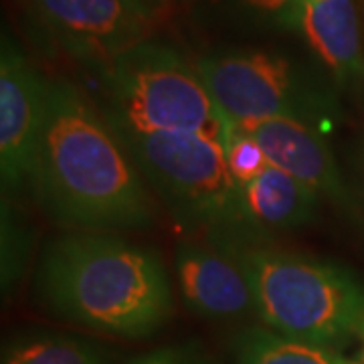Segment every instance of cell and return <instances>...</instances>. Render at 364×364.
<instances>
[{
	"instance_id": "9a60e30c",
	"label": "cell",
	"mask_w": 364,
	"mask_h": 364,
	"mask_svg": "<svg viewBox=\"0 0 364 364\" xmlns=\"http://www.w3.org/2000/svg\"><path fill=\"white\" fill-rule=\"evenodd\" d=\"M28 231L25 223L18 221L14 208L2 196V289L14 291L26 269L28 261Z\"/></svg>"
},
{
	"instance_id": "44dd1931",
	"label": "cell",
	"mask_w": 364,
	"mask_h": 364,
	"mask_svg": "<svg viewBox=\"0 0 364 364\" xmlns=\"http://www.w3.org/2000/svg\"><path fill=\"white\" fill-rule=\"evenodd\" d=\"M358 338L363 340V352H360V360H364V322H363V328H360V334H358Z\"/></svg>"
},
{
	"instance_id": "ba28073f",
	"label": "cell",
	"mask_w": 364,
	"mask_h": 364,
	"mask_svg": "<svg viewBox=\"0 0 364 364\" xmlns=\"http://www.w3.org/2000/svg\"><path fill=\"white\" fill-rule=\"evenodd\" d=\"M51 79L43 77L4 31L0 49V176L2 195L28 184L49 112Z\"/></svg>"
},
{
	"instance_id": "ac0fdd59",
	"label": "cell",
	"mask_w": 364,
	"mask_h": 364,
	"mask_svg": "<svg viewBox=\"0 0 364 364\" xmlns=\"http://www.w3.org/2000/svg\"><path fill=\"white\" fill-rule=\"evenodd\" d=\"M126 364H208V360L193 346L178 344L138 354Z\"/></svg>"
},
{
	"instance_id": "52a82bcc",
	"label": "cell",
	"mask_w": 364,
	"mask_h": 364,
	"mask_svg": "<svg viewBox=\"0 0 364 364\" xmlns=\"http://www.w3.org/2000/svg\"><path fill=\"white\" fill-rule=\"evenodd\" d=\"M25 11L45 45L97 73L154 26L128 0H28Z\"/></svg>"
},
{
	"instance_id": "e0dca14e",
	"label": "cell",
	"mask_w": 364,
	"mask_h": 364,
	"mask_svg": "<svg viewBox=\"0 0 364 364\" xmlns=\"http://www.w3.org/2000/svg\"><path fill=\"white\" fill-rule=\"evenodd\" d=\"M251 18L284 31H298L304 0H233Z\"/></svg>"
},
{
	"instance_id": "7402d4cb",
	"label": "cell",
	"mask_w": 364,
	"mask_h": 364,
	"mask_svg": "<svg viewBox=\"0 0 364 364\" xmlns=\"http://www.w3.org/2000/svg\"><path fill=\"white\" fill-rule=\"evenodd\" d=\"M340 364H364V360H360V358H358V360H346V358L342 356V363Z\"/></svg>"
},
{
	"instance_id": "7c38bea8",
	"label": "cell",
	"mask_w": 364,
	"mask_h": 364,
	"mask_svg": "<svg viewBox=\"0 0 364 364\" xmlns=\"http://www.w3.org/2000/svg\"><path fill=\"white\" fill-rule=\"evenodd\" d=\"M239 191L249 225L263 239L272 231H298L312 225L322 205L312 188L273 164Z\"/></svg>"
},
{
	"instance_id": "9c48e42d",
	"label": "cell",
	"mask_w": 364,
	"mask_h": 364,
	"mask_svg": "<svg viewBox=\"0 0 364 364\" xmlns=\"http://www.w3.org/2000/svg\"><path fill=\"white\" fill-rule=\"evenodd\" d=\"M249 132L263 148L267 162L286 170L294 178L312 188L322 200L332 203L350 219H360L358 198L338 166V160L322 132L298 119H265L241 128Z\"/></svg>"
},
{
	"instance_id": "277c9868",
	"label": "cell",
	"mask_w": 364,
	"mask_h": 364,
	"mask_svg": "<svg viewBox=\"0 0 364 364\" xmlns=\"http://www.w3.org/2000/svg\"><path fill=\"white\" fill-rule=\"evenodd\" d=\"M114 126L160 207L184 231L207 233L208 239L257 237L223 144L196 134L138 132L117 122Z\"/></svg>"
},
{
	"instance_id": "4fadbf2b",
	"label": "cell",
	"mask_w": 364,
	"mask_h": 364,
	"mask_svg": "<svg viewBox=\"0 0 364 364\" xmlns=\"http://www.w3.org/2000/svg\"><path fill=\"white\" fill-rule=\"evenodd\" d=\"M235 364H340L342 354L286 338L265 326H251L233 340Z\"/></svg>"
},
{
	"instance_id": "2e32d148",
	"label": "cell",
	"mask_w": 364,
	"mask_h": 364,
	"mask_svg": "<svg viewBox=\"0 0 364 364\" xmlns=\"http://www.w3.org/2000/svg\"><path fill=\"white\" fill-rule=\"evenodd\" d=\"M225 156L231 170V176L239 186L257 178L263 170L269 166L267 156L259 142L249 132L229 126L225 138Z\"/></svg>"
},
{
	"instance_id": "8992f818",
	"label": "cell",
	"mask_w": 364,
	"mask_h": 364,
	"mask_svg": "<svg viewBox=\"0 0 364 364\" xmlns=\"http://www.w3.org/2000/svg\"><path fill=\"white\" fill-rule=\"evenodd\" d=\"M196 69L229 126L298 119L314 128L332 124L338 102L332 85L286 55L239 49L203 57Z\"/></svg>"
},
{
	"instance_id": "7a4b0ae2",
	"label": "cell",
	"mask_w": 364,
	"mask_h": 364,
	"mask_svg": "<svg viewBox=\"0 0 364 364\" xmlns=\"http://www.w3.org/2000/svg\"><path fill=\"white\" fill-rule=\"evenodd\" d=\"M35 294L53 316L119 338H146L172 316L162 257L117 233L55 237L37 263Z\"/></svg>"
},
{
	"instance_id": "8fae6325",
	"label": "cell",
	"mask_w": 364,
	"mask_h": 364,
	"mask_svg": "<svg viewBox=\"0 0 364 364\" xmlns=\"http://www.w3.org/2000/svg\"><path fill=\"white\" fill-rule=\"evenodd\" d=\"M298 33L340 90L364 95V45L354 0H304Z\"/></svg>"
},
{
	"instance_id": "3957f363",
	"label": "cell",
	"mask_w": 364,
	"mask_h": 364,
	"mask_svg": "<svg viewBox=\"0 0 364 364\" xmlns=\"http://www.w3.org/2000/svg\"><path fill=\"white\" fill-rule=\"evenodd\" d=\"M247 275L255 314L286 338L338 352L360 334L364 284L334 261L269 245L259 237L208 239Z\"/></svg>"
},
{
	"instance_id": "5bb4252c",
	"label": "cell",
	"mask_w": 364,
	"mask_h": 364,
	"mask_svg": "<svg viewBox=\"0 0 364 364\" xmlns=\"http://www.w3.org/2000/svg\"><path fill=\"white\" fill-rule=\"evenodd\" d=\"M2 364H109V358L90 340L39 332L11 340L2 350Z\"/></svg>"
},
{
	"instance_id": "ffe728a7",
	"label": "cell",
	"mask_w": 364,
	"mask_h": 364,
	"mask_svg": "<svg viewBox=\"0 0 364 364\" xmlns=\"http://www.w3.org/2000/svg\"><path fill=\"white\" fill-rule=\"evenodd\" d=\"M358 164H360V172H363V181H364V136L360 140V148H358Z\"/></svg>"
},
{
	"instance_id": "6da1fadb",
	"label": "cell",
	"mask_w": 364,
	"mask_h": 364,
	"mask_svg": "<svg viewBox=\"0 0 364 364\" xmlns=\"http://www.w3.org/2000/svg\"><path fill=\"white\" fill-rule=\"evenodd\" d=\"M26 186L37 207L67 231H150L160 221V203L114 122L67 79H51L45 132Z\"/></svg>"
},
{
	"instance_id": "d6986e66",
	"label": "cell",
	"mask_w": 364,
	"mask_h": 364,
	"mask_svg": "<svg viewBox=\"0 0 364 364\" xmlns=\"http://www.w3.org/2000/svg\"><path fill=\"white\" fill-rule=\"evenodd\" d=\"M128 2L152 25H156L170 11V0H128Z\"/></svg>"
},
{
	"instance_id": "5b68a950",
	"label": "cell",
	"mask_w": 364,
	"mask_h": 364,
	"mask_svg": "<svg viewBox=\"0 0 364 364\" xmlns=\"http://www.w3.org/2000/svg\"><path fill=\"white\" fill-rule=\"evenodd\" d=\"M114 122L138 132L196 134L225 146L229 122L191 63L174 47L144 41L102 73Z\"/></svg>"
},
{
	"instance_id": "603a6c76",
	"label": "cell",
	"mask_w": 364,
	"mask_h": 364,
	"mask_svg": "<svg viewBox=\"0 0 364 364\" xmlns=\"http://www.w3.org/2000/svg\"><path fill=\"white\" fill-rule=\"evenodd\" d=\"M306 2H326V0H306Z\"/></svg>"
},
{
	"instance_id": "cb8c5ba5",
	"label": "cell",
	"mask_w": 364,
	"mask_h": 364,
	"mask_svg": "<svg viewBox=\"0 0 364 364\" xmlns=\"http://www.w3.org/2000/svg\"><path fill=\"white\" fill-rule=\"evenodd\" d=\"M18 2H21V4H23V6H25L26 2H28V0H18Z\"/></svg>"
},
{
	"instance_id": "30bf717a",
	"label": "cell",
	"mask_w": 364,
	"mask_h": 364,
	"mask_svg": "<svg viewBox=\"0 0 364 364\" xmlns=\"http://www.w3.org/2000/svg\"><path fill=\"white\" fill-rule=\"evenodd\" d=\"M174 265L188 310L208 320H237L255 312L247 275L219 245L184 241L176 249Z\"/></svg>"
}]
</instances>
